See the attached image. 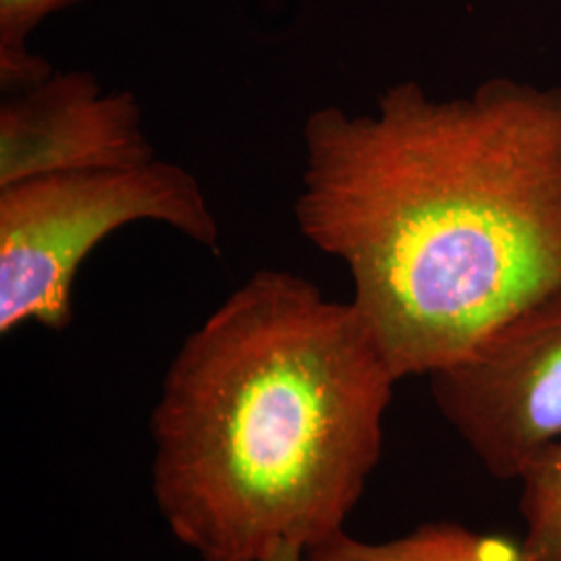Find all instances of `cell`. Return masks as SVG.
Here are the masks:
<instances>
[{
  "mask_svg": "<svg viewBox=\"0 0 561 561\" xmlns=\"http://www.w3.org/2000/svg\"><path fill=\"white\" fill-rule=\"evenodd\" d=\"M296 221L343 262L396 379L428 377L561 291V88L491 78L435 101L416 81L375 115L304 123Z\"/></svg>",
  "mask_w": 561,
  "mask_h": 561,
  "instance_id": "cell-1",
  "label": "cell"
},
{
  "mask_svg": "<svg viewBox=\"0 0 561 561\" xmlns=\"http://www.w3.org/2000/svg\"><path fill=\"white\" fill-rule=\"evenodd\" d=\"M398 382L352 301L262 268L181 343L150 419L152 495L202 561L345 530Z\"/></svg>",
  "mask_w": 561,
  "mask_h": 561,
  "instance_id": "cell-2",
  "label": "cell"
},
{
  "mask_svg": "<svg viewBox=\"0 0 561 561\" xmlns=\"http://www.w3.org/2000/svg\"><path fill=\"white\" fill-rule=\"evenodd\" d=\"M136 221L164 222L204 248L219 245V222L201 181L178 162L154 159L0 187V333L30 321L67 329L81 262Z\"/></svg>",
  "mask_w": 561,
  "mask_h": 561,
  "instance_id": "cell-3",
  "label": "cell"
},
{
  "mask_svg": "<svg viewBox=\"0 0 561 561\" xmlns=\"http://www.w3.org/2000/svg\"><path fill=\"white\" fill-rule=\"evenodd\" d=\"M445 421L497 481L561 442V291L533 301L428 375Z\"/></svg>",
  "mask_w": 561,
  "mask_h": 561,
  "instance_id": "cell-4",
  "label": "cell"
},
{
  "mask_svg": "<svg viewBox=\"0 0 561 561\" xmlns=\"http://www.w3.org/2000/svg\"><path fill=\"white\" fill-rule=\"evenodd\" d=\"M154 159L138 99L104 92L92 73H53L0 106V187Z\"/></svg>",
  "mask_w": 561,
  "mask_h": 561,
  "instance_id": "cell-5",
  "label": "cell"
},
{
  "mask_svg": "<svg viewBox=\"0 0 561 561\" xmlns=\"http://www.w3.org/2000/svg\"><path fill=\"white\" fill-rule=\"evenodd\" d=\"M306 561H535L524 545L454 522H428L391 541L368 542L345 530L306 549Z\"/></svg>",
  "mask_w": 561,
  "mask_h": 561,
  "instance_id": "cell-6",
  "label": "cell"
},
{
  "mask_svg": "<svg viewBox=\"0 0 561 561\" xmlns=\"http://www.w3.org/2000/svg\"><path fill=\"white\" fill-rule=\"evenodd\" d=\"M518 481L524 549L535 561H561V442L537 451Z\"/></svg>",
  "mask_w": 561,
  "mask_h": 561,
  "instance_id": "cell-7",
  "label": "cell"
},
{
  "mask_svg": "<svg viewBox=\"0 0 561 561\" xmlns=\"http://www.w3.org/2000/svg\"><path fill=\"white\" fill-rule=\"evenodd\" d=\"M80 0H0V83L4 92H23L46 80L50 67L30 53V34L41 21Z\"/></svg>",
  "mask_w": 561,
  "mask_h": 561,
  "instance_id": "cell-8",
  "label": "cell"
},
{
  "mask_svg": "<svg viewBox=\"0 0 561 561\" xmlns=\"http://www.w3.org/2000/svg\"><path fill=\"white\" fill-rule=\"evenodd\" d=\"M261 561H306V549L294 542H280Z\"/></svg>",
  "mask_w": 561,
  "mask_h": 561,
  "instance_id": "cell-9",
  "label": "cell"
}]
</instances>
